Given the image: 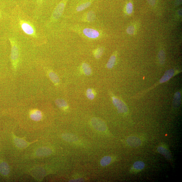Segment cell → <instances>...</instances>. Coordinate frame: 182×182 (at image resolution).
<instances>
[{
	"label": "cell",
	"mask_w": 182,
	"mask_h": 182,
	"mask_svg": "<svg viewBox=\"0 0 182 182\" xmlns=\"http://www.w3.org/2000/svg\"><path fill=\"white\" fill-rule=\"evenodd\" d=\"M11 45V58L12 65L15 70L17 69L19 63V47L15 40L10 39Z\"/></svg>",
	"instance_id": "cell-1"
},
{
	"label": "cell",
	"mask_w": 182,
	"mask_h": 182,
	"mask_svg": "<svg viewBox=\"0 0 182 182\" xmlns=\"http://www.w3.org/2000/svg\"><path fill=\"white\" fill-rule=\"evenodd\" d=\"M91 123L93 127L96 130L104 132L107 129V126L104 121L101 119L94 117L91 120Z\"/></svg>",
	"instance_id": "cell-2"
},
{
	"label": "cell",
	"mask_w": 182,
	"mask_h": 182,
	"mask_svg": "<svg viewBox=\"0 0 182 182\" xmlns=\"http://www.w3.org/2000/svg\"><path fill=\"white\" fill-rule=\"evenodd\" d=\"M112 100L113 105L119 113H124L128 112V107L123 101L114 96L112 97Z\"/></svg>",
	"instance_id": "cell-3"
},
{
	"label": "cell",
	"mask_w": 182,
	"mask_h": 182,
	"mask_svg": "<svg viewBox=\"0 0 182 182\" xmlns=\"http://www.w3.org/2000/svg\"><path fill=\"white\" fill-rule=\"evenodd\" d=\"M22 29L25 33L32 36L35 35V32L34 28L30 24L22 21L20 22Z\"/></svg>",
	"instance_id": "cell-4"
},
{
	"label": "cell",
	"mask_w": 182,
	"mask_h": 182,
	"mask_svg": "<svg viewBox=\"0 0 182 182\" xmlns=\"http://www.w3.org/2000/svg\"><path fill=\"white\" fill-rule=\"evenodd\" d=\"M13 139L15 144L18 147L21 149L25 148L31 144L32 143L27 142L23 138H20L15 135L13 136Z\"/></svg>",
	"instance_id": "cell-5"
},
{
	"label": "cell",
	"mask_w": 182,
	"mask_h": 182,
	"mask_svg": "<svg viewBox=\"0 0 182 182\" xmlns=\"http://www.w3.org/2000/svg\"><path fill=\"white\" fill-rule=\"evenodd\" d=\"M65 4L63 2L60 3L57 6L53 14V18L55 20H58L61 16L64 10Z\"/></svg>",
	"instance_id": "cell-6"
},
{
	"label": "cell",
	"mask_w": 182,
	"mask_h": 182,
	"mask_svg": "<svg viewBox=\"0 0 182 182\" xmlns=\"http://www.w3.org/2000/svg\"><path fill=\"white\" fill-rule=\"evenodd\" d=\"M127 142L129 146L132 147H138L141 144V141L139 138L134 136L129 137L127 139Z\"/></svg>",
	"instance_id": "cell-7"
},
{
	"label": "cell",
	"mask_w": 182,
	"mask_h": 182,
	"mask_svg": "<svg viewBox=\"0 0 182 182\" xmlns=\"http://www.w3.org/2000/svg\"><path fill=\"white\" fill-rule=\"evenodd\" d=\"M175 74V71L172 69L167 70L165 72L164 75L160 79L158 84H161L168 82Z\"/></svg>",
	"instance_id": "cell-8"
},
{
	"label": "cell",
	"mask_w": 182,
	"mask_h": 182,
	"mask_svg": "<svg viewBox=\"0 0 182 182\" xmlns=\"http://www.w3.org/2000/svg\"><path fill=\"white\" fill-rule=\"evenodd\" d=\"M29 114L31 119L35 121H40L43 118L42 112L38 109H34L31 110Z\"/></svg>",
	"instance_id": "cell-9"
},
{
	"label": "cell",
	"mask_w": 182,
	"mask_h": 182,
	"mask_svg": "<svg viewBox=\"0 0 182 182\" xmlns=\"http://www.w3.org/2000/svg\"><path fill=\"white\" fill-rule=\"evenodd\" d=\"M83 33L87 37L92 39L98 38L100 35L98 31L91 28H85L83 30Z\"/></svg>",
	"instance_id": "cell-10"
},
{
	"label": "cell",
	"mask_w": 182,
	"mask_h": 182,
	"mask_svg": "<svg viewBox=\"0 0 182 182\" xmlns=\"http://www.w3.org/2000/svg\"><path fill=\"white\" fill-rule=\"evenodd\" d=\"M52 153V150L50 148L44 147L38 149L36 152V155L39 156H49Z\"/></svg>",
	"instance_id": "cell-11"
},
{
	"label": "cell",
	"mask_w": 182,
	"mask_h": 182,
	"mask_svg": "<svg viewBox=\"0 0 182 182\" xmlns=\"http://www.w3.org/2000/svg\"><path fill=\"white\" fill-rule=\"evenodd\" d=\"M63 139L68 142H75L78 140V138L72 133H65L62 135Z\"/></svg>",
	"instance_id": "cell-12"
},
{
	"label": "cell",
	"mask_w": 182,
	"mask_h": 182,
	"mask_svg": "<svg viewBox=\"0 0 182 182\" xmlns=\"http://www.w3.org/2000/svg\"><path fill=\"white\" fill-rule=\"evenodd\" d=\"M157 151L163 155L168 160L171 159V155L168 150L163 146H160L157 148Z\"/></svg>",
	"instance_id": "cell-13"
},
{
	"label": "cell",
	"mask_w": 182,
	"mask_h": 182,
	"mask_svg": "<svg viewBox=\"0 0 182 182\" xmlns=\"http://www.w3.org/2000/svg\"><path fill=\"white\" fill-rule=\"evenodd\" d=\"M55 103L57 106L62 110H66L68 108V103L63 99H57L55 101Z\"/></svg>",
	"instance_id": "cell-14"
},
{
	"label": "cell",
	"mask_w": 182,
	"mask_h": 182,
	"mask_svg": "<svg viewBox=\"0 0 182 182\" xmlns=\"http://www.w3.org/2000/svg\"><path fill=\"white\" fill-rule=\"evenodd\" d=\"M0 172L3 175H7L10 172L9 166L5 162L0 164Z\"/></svg>",
	"instance_id": "cell-15"
},
{
	"label": "cell",
	"mask_w": 182,
	"mask_h": 182,
	"mask_svg": "<svg viewBox=\"0 0 182 182\" xmlns=\"http://www.w3.org/2000/svg\"><path fill=\"white\" fill-rule=\"evenodd\" d=\"M181 100V94L179 91H177L175 93L173 101V105L174 107L175 108L179 107L180 104Z\"/></svg>",
	"instance_id": "cell-16"
},
{
	"label": "cell",
	"mask_w": 182,
	"mask_h": 182,
	"mask_svg": "<svg viewBox=\"0 0 182 182\" xmlns=\"http://www.w3.org/2000/svg\"><path fill=\"white\" fill-rule=\"evenodd\" d=\"M48 75L51 82L56 86H58L60 80L57 75L54 72L50 71L48 72Z\"/></svg>",
	"instance_id": "cell-17"
},
{
	"label": "cell",
	"mask_w": 182,
	"mask_h": 182,
	"mask_svg": "<svg viewBox=\"0 0 182 182\" xmlns=\"http://www.w3.org/2000/svg\"><path fill=\"white\" fill-rule=\"evenodd\" d=\"M82 68L84 74L87 76H90L92 73V70L88 64L84 63L82 65Z\"/></svg>",
	"instance_id": "cell-18"
},
{
	"label": "cell",
	"mask_w": 182,
	"mask_h": 182,
	"mask_svg": "<svg viewBox=\"0 0 182 182\" xmlns=\"http://www.w3.org/2000/svg\"><path fill=\"white\" fill-rule=\"evenodd\" d=\"M116 61V56L112 55L109 59L107 64V67L108 69H111L114 67Z\"/></svg>",
	"instance_id": "cell-19"
},
{
	"label": "cell",
	"mask_w": 182,
	"mask_h": 182,
	"mask_svg": "<svg viewBox=\"0 0 182 182\" xmlns=\"http://www.w3.org/2000/svg\"><path fill=\"white\" fill-rule=\"evenodd\" d=\"M112 158L110 156H105L101 159L100 164L102 166L105 167L110 164Z\"/></svg>",
	"instance_id": "cell-20"
},
{
	"label": "cell",
	"mask_w": 182,
	"mask_h": 182,
	"mask_svg": "<svg viewBox=\"0 0 182 182\" xmlns=\"http://www.w3.org/2000/svg\"><path fill=\"white\" fill-rule=\"evenodd\" d=\"M145 166L144 163L142 161H138L135 162L133 165V167L137 170L143 169Z\"/></svg>",
	"instance_id": "cell-21"
},
{
	"label": "cell",
	"mask_w": 182,
	"mask_h": 182,
	"mask_svg": "<svg viewBox=\"0 0 182 182\" xmlns=\"http://www.w3.org/2000/svg\"><path fill=\"white\" fill-rule=\"evenodd\" d=\"M158 58L161 64L163 65L165 63L166 55L165 52L163 50H161L159 51L158 54Z\"/></svg>",
	"instance_id": "cell-22"
},
{
	"label": "cell",
	"mask_w": 182,
	"mask_h": 182,
	"mask_svg": "<svg viewBox=\"0 0 182 182\" xmlns=\"http://www.w3.org/2000/svg\"><path fill=\"white\" fill-rule=\"evenodd\" d=\"M86 94L87 98L89 100H92L94 99L95 96V93L92 89H88L86 91Z\"/></svg>",
	"instance_id": "cell-23"
},
{
	"label": "cell",
	"mask_w": 182,
	"mask_h": 182,
	"mask_svg": "<svg viewBox=\"0 0 182 182\" xmlns=\"http://www.w3.org/2000/svg\"><path fill=\"white\" fill-rule=\"evenodd\" d=\"M91 5V2H88L83 3L77 8V11L78 12L83 11L89 7Z\"/></svg>",
	"instance_id": "cell-24"
},
{
	"label": "cell",
	"mask_w": 182,
	"mask_h": 182,
	"mask_svg": "<svg viewBox=\"0 0 182 182\" xmlns=\"http://www.w3.org/2000/svg\"><path fill=\"white\" fill-rule=\"evenodd\" d=\"M104 52V49L103 48H99L94 52V56L96 58L99 59L102 56Z\"/></svg>",
	"instance_id": "cell-25"
},
{
	"label": "cell",
	"mask_w": 182,
	"mask_h": 182,
	"mask_svg": "<svg viewBox=\"0 0 182 182\" xmlns=\"http://www.w3.org/2000/svg\"><path fill=\"white\" fill-rule=\"evenodd\" d=\"M96 18V15L94 12L90 11L88 12L87 15V19L89 22L94 21Z\"/></svg>",
	"instance_id": "cell-26"
},
{
	"label": "cell",
	"mask_w": 182,
	"mask_h": 182,
	"mask_svg": "<svg viewBox=\"0 0 182 182\" xmlns=\"http://www.w3.org/2000/svg\"><path fill=\"white\" fill-rule=\"evenodd\" d=\"M136 31V28L133 25L129 26L127 29V33L130 35H135Z\"/></svg>",
	"instance_id": "cell-27"
},
{
	"label": "cell",
	"mask_w": 182,
	"mask_h": 182,
	"mask_svg": "<svg viewBox=\"0 0 182 182\" xmlns=\"http://www.w3.org/2000/svg\"><path fill=\"white\" fill-rule=\"evenodd\" d=\"M127 13L128 15L131 14L133 12V5L132 3L129 2L127 4L126 7Z\"/></svg>",
	"instance_id": "cell-28"
},
{
	"label": "cell",
	"mask_w": 182,
	"mask_h": 182,
	"mask_svg": "<svg viewBox=\"0 0 182 182\" xmlns=\"http://www.w3.org/2000/svg\"><path fill=\"white\" fill-rule=\"evenodd\" d=\"M147 1L151 6H154L156 3V0H147Z\"/></svg>",
	"instance_id": "cell-29"
},
{
	"label": "cell",
	"mask_w": 182,
	"mask_h": 182,
	"mask_svg": "<svg viewBox=\"0 0 182 182\" xmlns=\"http://www.w3.org/2000/svg\"><path fill=\"white\" fill-rule=\"evenodd\" d=\"M182 3V0H176L175 3V5L176 6H179Z\"/></svg>",
	"instance_id": "cell-30"
},
{
	"label": "cell",
	"mask_w": 182,
	"mask_h": 182,
	"mask_svg": "<svg viewBox=\"0 0 182 182\" xmlns=\"http://www.w3.org/2000/svg\"><path fill=\"white\" fill-rule=\"evenodd\" d=\"M70 182H82L84 181L83 179H77L75 180H73L69 181Z\"/></svg>",
	"instance_id": "cell-31"
},
{
	"label": "cell",
	"mask_w": 182,
	"mask_h": 182,
	"mask_svg": "<svg viewBox=\"0 0 182 182\" xmlns=\"http://www.w3.org/2000/svg\"><path fill=\"white\" fill-rule=\"evenodd\" d=\"M177 15L178 16H179L180 17H181L182 16V10L181 9H180L178 11H177Z\"/></svg>",
	"instance_id": "cell-32"
},
{
	"label": "cell",
	"mask_w": 182,
	"mask_h": 182,
	"mask_svg": "<svg viewBox=\"0 0 182 182\" xmlns=\"http://www.w3.org/2000/svg\"><path fill=\"white\" fill-rule=\"evenodd\" d=\"M43 0H37V2L39 3H42Z\"/></svg>",
	"instance_id": "cell-33"
}]
</instances>
